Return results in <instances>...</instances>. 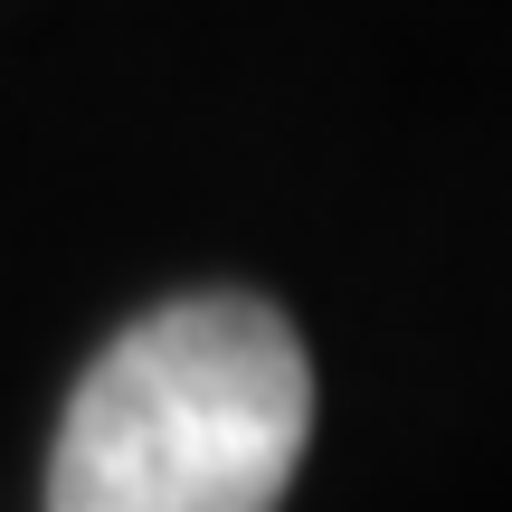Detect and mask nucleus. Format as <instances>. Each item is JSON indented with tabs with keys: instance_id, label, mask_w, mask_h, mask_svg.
<instances>
[{
	"instance_id": "nucleus-1",
	"label": "nucleus",
	"mask_w": 512,
	"mask_h": 512,
	"mask_svg": "<svg viewBox=\"0 0 512 512\" xmlns=\"http://www.w3.org/2000/svg\"><path fill=\"white\" fill-rule=\"evenodd\" d=\"M313 437V361L266 294H181L86 361L48 446L57 512H266Z\"/></svg>"
}]
</instances>
